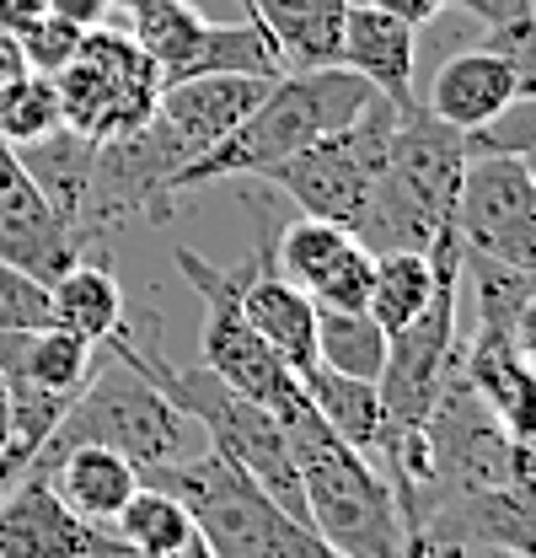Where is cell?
I'll return each mask as SVG.
<instances>
[{
    "mask_svg": "<svg viewBox=\"0 0 536 558\" xmlns=\"http://www.w3.org/2000/svg\"><path fill=\"white\" fill-rule=\"evenodd\" d=\"M102 349L113 354V365H97V376L70 403V414L44 440V451H38V462L27 473H49L75 446L119 451V457H130L139 473L188 457V429H199V424L161 392V381L150 371V349L134 344L124 323H119V333Z\"/></svg>",
    "mask_w": 536,
    "mask_h": 558,
    "instance_id": "1",
    "label": "cell"
},
{
    "mask_svg": "<svg viewBox=\"0 0 536 558\" xmlns=\"http://www.w3.org/2000/svg\"><path fill=\"white\" fill-rule=\"evenodd\" d=\"M381 92H370L354 70L322 65V70H284L279 81H268L258 108L220 140L215 150H204L194 167L178 172L172 194L204 189L220 178H268L279 161L301 156L306 145L349 130Z\"/></svg>",
    "mask_w": 536,
    "mask_h": 558,
    "instance_id": "2",
    "label": "cell"
},
{
    "mask_svg": "<svg viewBox=\"0 0 536 558\" xmlns=\"http://www.w3.org/2000/svg\"><path fill=\"white\" fill-rule=\"evenodd\" d=\"M467 161L472 150L462 130L429 119L418 102L402 108L381 183L370 194L354 242L365 253H429L440 236H451V209L462 194Z\"/></svg>",
    "mask_w": 536,
    "mask_h": 558,
    "instance_id": "3",
    "label": "cell"
},
{
    "mask_svg": "<svg viewBox=\"0 0 536 558\" xmlns=\"http://www.w3.org/2000/svg\"><path fill=\"white\" fill-rule=\"evenodd\" d=\"M301 494H306V526L338 558H402V510L392 484L376 462H365L354 446H343L333 429L306 409L284 424Z\"/></svg>",
    "mask_w": 536,
    "mask_h": 558,
    "instance_id": "4",
    "label": "cell"
},
{
    "mask_svg": "<svg viewBox=\"0 0 536 558\" xmlns=\"http://www.w3.org/2000/svg\"><path fill=\"white\" fill-rule=\"evenodd\" d=\"M139 484L178 494L215 558H338L306 521L279 510L264 488L231 457H220L215 446L194 451V457H178V462H161V468H145Z\"/></svg>",
    "mask_w": 536,
    "mask_h": 558,
    "instance_id": "5",
    "label": "cell"
},
{
    "mask_svg": "<svg viewBox=\"0 0 536 558\" xmlns=\"http://www.w3.org/2000/svg\"><path fill=\"white\" fill-rule=\"evenodd\" d=\"M172 264H178V275L188 279L194 295L204 301V333H199L204 371H215L226 387H236L242 398H253L258 409H268V414L279 418V429H284L290 418L306 414L312 398H306L301 376H295V371L253 333V323L242 317V275H247V264L226 269V264L204 258L194 247H178Z\"/></svg>",
    "mask_w": 536,
    "mask_h": 558,
    "instance_id": "6",
    "label": "cell"
},
{
    "mask_svg": "<svg viewBox=\"0 0 536 558\" xmlns=\"http://www.w3.org/2000/svg\"><path fill=\"white\" fill-rule=\"evenodd\" d=\"M150 371H156L161 392L199 424L220 457H231L279 510H290L295 521H306L301 473H295V457H290V440H284L279 418L268 414V409H258L253 398H242L236 387H226V381H220L215 371H204V365H183V371H178V365H167L161 354H150Z\"/></svg>",
    "mask_w": 536,
    "mask_h": 558,
    "instance_id": "7",
    "label": "cell"
},
{
    "mask_svg": "<svg viewBox=\"0 0 536 558\" xmlns=\"http://www.w3.org/2000/svg\"><path fill=\"white\" fill-rule=\"evenodd\" d=\"M398 102L376 97L349 130L306 145L301 156L279 161L264 183L284 189L301 215H317V220H333L343 231H360L365 209H370V194L381 183V167H387V145H392V130H398Z\"/></svg>",
    "mask_w": 536,
    "mask_h": 558,
    "instance_id": "8",
    "label": "cell"
},
{
    "mask_svg": "<svg viewBox=\"0 0 536 558\" xmlns=\"http://www.w3.org/2000/svg\"><path fill=\"white\" fill-rule=\"evenodd\" d=\"M54 92H60L65 130L102 145V140L134 135L150 119V108L161 97V75L139 54L130 33L92 27L81 38V54L54 75Z\"/></svg>",
    "mask_w": 536,
    "mask_h": 558,
    "instance_id": "9",
    "label": "cell"
},
{
    "mask_svg": "<svg viewBox=\"0 0 536 558\" xmlns=\"http://www.w3.org/2000/svg\"><path fill=\"white\" fill-rule=\"evenodd\" d=\"M462 253L536 269V183L521 156H472L451 209Z\"/></svg>",
    "mask_w": 536,
    "mask_h": 558,
    "instance_id": "10",
    "label": "cell"
},
{
    "mask_svg": "<svg viewBox=\"0 0 536 558\" xmlns=\"http://www.w3.org/2000/svg\"><path fill=\"white\" fill-rule=\"evenodd\" d=\"M0 558H134L119 532L92 526L54 494L49 473H22L0 494Z\"/></svg>",
    "mask_w": 536,
    "mask_h": 558,
    "instance_id": "11",
    "label": "cell"
},
{
    "mask_svg": "<svg viewBox=\"0 0 536 558\" xmlns=\"http://www.w3.org/2000/svg\"><path fill=\"white\" fill-rule=\"evenodd\" d=\"M81 258L86 253L65 226V215L44 199V189L27 178L16 150L0 140V264L22 269L38 284H54Z\"/></svg>",
    "mask_w": 536,
    "mask_h": 558,
    "instance_id": "12",
    "label": "cell"
},
{
    "mask_svg": "<svg viewBox=\"0 0 536 558\" xmlns=\"http://www.w3.org/2000/svg\"><path fill=\"white\" fill-rule=\"evenodd\" d=\"M338 65L354 70L370 92H381L387 102L413 108V65H418V27H407L398 16L376 11V5H349L343 16V38H338Z\"/></svg>",
    "mask_w": 536,
    "mask_h": 558,
    "instance_id": "13",
    "label": "cell"
},
{
    "mask_svg": "<svg viewBox=\"0 0 536 558\" xmlns=\"http://www.w3.org/2000/svg\"><path fill=\"white\" fill-rule=\"evenodd\" d=\"M242 317L253 323V333L264 339L295 376H306L317 365V301L306 290H295L290 279L273 275L268 247L247 258L242 275Z\"/></svg>",
    "mask_w": 536,
    "mask_h": 558,
    "instance_id": "14",
    "label": "cell"
},
{
    "mask_svg": "<svg viewBox=\"0 0 536 558\" xmlns=\"http://www.w3.org/2000/svg\"><path fill=\"white\" fill-rule=\"evenodd\" d=\"M510 102H515V75H510V65H504L494 49H483V44L456 49L446 65L429 75V86L418 92V108H424L429 119L462 130V135L494 124Z\"/></svg>",
    "mask_w": 536,
    "mask_h": 558,
    "instance_id": "15",
    "label": "cell"
},
{
    "mask_svg": "<svg viewBox=\"0 0 536 558\" xmlns=\"http://www.w3.org/2000/svg\"><path fill=\"white\" fill-rule=\"evenodd\" d=\"M456 365L510 440H536V371L515 354L510 333H462Z\"/></svg>",
    "mask_w": 536,
    "mask_h": 558,
    "instance_id": "16",
    "label": "cell"
},
{
    "mask_svg": "<svg viewBox=\"0 0 536 558\" xmlns=\"http://www.w3.org/2000/svg\"><path fill=\"white\" fill-rule=\"evenodd\" d=\"M253 22L273 38L290 70H322L338 65V38L343 16L354 0H242Z\"/></svg>",
    "mask_w": 536,
    "mask_h": 558,
    "instance_id": "17",
    "label": "cell"
},
{
    "mask_svg": "<svg viewBox=\"0 0 536 558\" xmlns=\"http://www.w3.org/2000/svg\"><path fill=\"white\" fill-rule=\"evenodd\" d=\"M49 484H54V494L65 499L81 521L113 532L119 510L130 505L134 488H139V468H134L130 457H119V451L75 446V451H65V457L49 468Z\"/></svg>",
    "mask_w": 536,
    "mask_h": 558,
    "instance_id": "18",
    "label": "cell"
},
{
    "mask_svg": "<svg viewBox=\"0 0 536 558\" xmlns=\"http://www.w3.org/2000/svg\"><path fill=\"white\" fill-rule=\"evenodd\" d=\"M49 323L102 349L124 323V284H119V275L108 264H97V258L70 264L65 275L49 284Z\"/></svg>",
    "mask_w": 536,
    "mask_h": 558,
    "instance_id": "19",
    "label": "cell"
},
{
    "mask_svg": "<svg viewBox=\"0 0 536 558\" xmlns=\"http://www.w3.org/2000/svg\"><path fill=\"white\" fill-rule=\"evenodd\" d=\"M306 398L317 418L333 429L343 446H354L365 462L381 468V435H387V414H381V387L376 381H354V376H338V371H322L312 365L301 376Z\"/></svg>",
    "mask_w": 536,
    "mask_h": 558,
    "instance_id": "20",
    "label": "cell"
},
{
    "mask_svg": "<svg viewBox=\"0 0 536 558\" xmlns=\"http://www.w3.org/2000/svg\"><path fill=\"white\" fill-rule=\"evenodd\" d=\"M16 161L27 167V178L44 189V199L65 215V226L75 231L81 226V209H86V194H92V172H97V145L75 130H54L49 140H33L16 150ZM81 242V231H75Z\"/></svg>",
    "mask_w": 536,
    "mask_h": 558,
    "instance_id": "21",
    "label": "cell"
},
{
    "mask_svg": "<svg viewBox=\"0 0 536 558\" xmlns=\"http://www.w3.org/2000/svg\"><path fill=\"white\" fill-rule=\"evenodd\" d=\"M284 54L273 49V38H268L264 27L247 16V22H209L199 38V49H194V60L183 65L178 81H188V75H258V81H273V75H284ZM172 86V81H167Z\"/></svg>",
    "mask_w": 536,
    "mask_h": 558,
    "instance_id": "22",
    "label": "cell"
},
{
    "mask_svg": "<svg viewBox=\"0 0 536 558\" xmlns=\"http://www.w3.org/2000/svg\"><path fill=\"white\" fill-rule=\"evenodd\" d=\"M349 247H354V231H343L333 220H317V215H301V220H290V226L273 236L268 264H273L279 279H290L295 290L312 295V290L349 258Z\"/></svg>",
    "mask_w": 536,
    "mask_h": 558,
    "instance_id": "23",
    "label": "cell"
},
{
    "mask_svg": "<svg viewBox=\"0 0 536 558\" xmlns=\"http://www.w3.org/2000/svg\"><path fill=\"white\" fill-rule=\"evenodd\" d=\"M204 27H209V16L199 5H188V0H156V5H145V11L130 16V38L139 44V54L156 65L161 86L183 75V65L199 49Z\"/></svg>",
    "mask_w": 536,
    "mask_h": 558,
    "instance_id": "24",
    "label": "cell"
},
{
    "mask_svg": "<svg viewBox=\"0 0 536 558\" xmlns=\"http://www.w3.org/2000/svg\"><path fill=\"white\" fill-rule=\"evenodd\" d=\"M317 365L354 376V381H381L387 365V328L370 312H328L317 306Z\"/></svg>",
    "mask_w": 536,
    "mask_h": 558,
    "instance_id": "25",
    "label": "cell"
},
{
    "mask_svg": "<svg viewBox=\"0 0 536 558\" xmlns=\"http://www.w3.org/2000/svg\"><path fill=\"white\" fill-rule=\"evenodd\" d=\"M113 532H119V543L134 558H167V554H178L199 526H194V515L183 510L178 494H167V488H156V484H139L134 499L119 510Z\"/></svg>",
    "mask_w": 536,
    "mask_h": 558,
    "instance_id": "26",
    "label": "cell"
},
{
    "mask_svg": "<svg viewBox=\"0 0 536 558\" xmlns=\"http://www.w3.org/2000/svg\"><path fill=\"white\" fill-rule=\"evenodd\" d=\"M435 295V258L429 253H376L370 269V317L387 328V339L402 333Z\"/></svg>",
    "mask_w": 536,
    "mask_h": 558,
    "instance_id": "27",
    "label": "cell"
},
{
    "mask_svg": "<svg viewBox=\"0 0 536 558\" xmlns=\"http://www.w3.org/2000/svg\"><path fill=\"white\" fill-rule=\"evenodd\" d=\"M54 130H65V119H60V92H54L49 75H27L0 97V140L11 150H22L33 140H49Z\"/></svg>",
    "mask_w": 536,
    "mask_h": 558,
    "instance_id": "28",
    "label": "cell"
},
{
    "mask_svg": "<svg viewBox=\"0 0 536 558\" xmlns=\"http://www.w3.org/2000/svg\"><path fill=\"white\" fill-rule=\"evenodd\" d=\"M472 156H532L536 150V97H515L494 124L467 135Z\"/></svg>",
    "mask_w": 536,
    "mask_h": 558,
    "instance_id": "29",
    "label": "cell"
},
{
    "mask_svg": "<svg viewBox=\"0 0 536 558\" xmlns=\"http://www.w3.org/2000/svg\"><path fill=\"white\" fill-rule=\"evenodd\" d=\"M483 49H494L510 75H515V97H536V16H515V22H499V27H483L477 38Z\"/></svg>",
    "mask_w": 536,
    "mask_h": 558,
    "instance_id": "30",
    "label": "cell"
},
{
    "mask_svg": "<svg viewBox=\"0 0 536 558\" xmlns=\"http://www.w3.org/2000/svg\"><path fill=\"white\" fill-rule=\"evenodd\" d=\"M27 328H49V284L0 264V333H27Z\"/></svg>",
    "mask_w": 536,
    "mask_h": 558,
    "instance_id": "31",
    "label": "cell"
},
{
    "mask_svg": "<svg viewBox=\"0 0 536 558\" xmlns=\"http://www.w3.org/2000/svg\"><path fill=\"white\" fill-rule=\"evenodd\" d=\"M81 38H86L81 27H70V22H60V16H44V22L27 27L16 44H22V60H27L33 75H49V81H54V75L81 54Z\"/></svg>",
    "mask_w": 536,
    "mask_h": 558,
    "instance_id": "32",
    "label": "cell"
},
{
    "mask_svg": "<svg viewBox=\"0 0 536 558\" xmlns=\"http://www.w3.org/2000/svg\"><path fill=\"white\" fill-rule=\"evenodd\" d=\"M370 269H376V253H365V247L354 242L349 258L312 290V301L328 306V312H365V306H370Z\"/></svg>",
    "mask_w": 536,
    "mask_h": 558,
    "instance_id": "33",
    "label": "cell"
},
{
    "mask_svg": "<svg viewBox=\"0 0 536 558\" xmlns=\"http://www.w3.org/2000/svg\"><path fill=\"white\" fill-rule=\"evenodd\" d=\"M49 16H60V22H70V27L92 33V27H108L113 5H108V0H49Z\"/></svg>",
    "mask_w": 536,
    "mask_h": 558,
    "instance_id": "34",
    "label": "cell"
},
{
    "mask_svg": "<svg viewBox=\"0 0 536 558\" xmlns=\"http://www.w3.org/2000/svg\"><path fill=\"white\" fill-rule=\"evenodd\" d=\"M44 16H49V0H0V33H11V38H22Z\"/></svg>",
    "mask_w": 536,
    "mask_h": 558,
    "instance_id": "35",
    "label": "cell"
},
{
    "mask_svg": "<svg viewBox=\"0 0 536 558\" xmlns=\"http://www.w3.org/2000/svg\"><path fill=\"white\" fill-rule=\"evenodd\" d=\"M365 5H376V11H387V16H398L407 27H429L446 5L440 0H365Z\"/></svg>",
    "mask_w": 536,
    "mask_h": 558,
    "instance_id": "36",
    "label": "cell"
},
{
    "mask_svg": "<svg viewBox=\"0 0 536 558\" xmlns=\"http://www.w3.org/2000/svg\"><path fill=\"white\" fill-rule=\"evenodd\" d=\"M510 344H515V354H521V360L536 371V290H532V301L521 306L515 328H510Z\"/></svg>",
    "mask_w": 536,
    "mask_h": 558,
    "instance_id": "37",
    "label": "cell"
},
{
    "mask_svg": "<svg viewBox=\"0 0 536 558\" xmlns=\"http://www.w3.org/2000/svg\"><path fill=\"white\" fill-rule=\"evenodd\" d=\"M33 70H27V60H22V44L11 38V33H0V97L16 86V81H27Z\"/></svg>",
    "mask_w": 536,
    "mask_h": 558,
    "instance_id": "38",
    "label": "cell"
},
{
    "mask_svg": "<svg viewBox=\"0 0 536 558\" xmlns=\"http://www.w3.org/2000/svg\"><path fill=\"white\" fill-rule=\"evenodd\" d=\"M435 558H515L499 543H435Z\"/></svg>",
    "mask_w": 536,
    "mask_h": 558,
    "instance_id": "39",
    "label": "cell"
},
{
    "mask_svg": "<svg viewBox=\"0 0 536 558\" xmlns=\"http://www.w3.org/2000/svg\"><path fill=\"white\" fill-rule=\"evenodd\" d=\"M167 558H215V554H209V543H204L199 532H194V537H188V543H183L178 554H167Z\"/></svg>",
    "mask_w": 536,
    "mask_h": 558,
    "instance_id": "40",
    "label": "cell"
},
{
    "mask_svg": "<svg viewBox=\"0 0 536 558\" xmlns=\"http://www.w3.org/2000/svg\"><path fill=\"white\" fill-rule=\"evenodd\" d=\"M11 440V403H5V381H0V451Z\"/></svg>",
    "mask_w": 536,
    "mask_h": 558,
    "instance_id": "41",
    "label": "cell"
},
{
    "mask_svg": "<svg viewBox=\"0 0 536 558\" xmlns=\"http://www.w3.org/2000/svg\"><path fill=\"white\" fill-rule=\"evenodd\" d=\"M113 11H124V16H134V11H145V5H156V0H108Z\"/></svg>",
    "mask_w": 536,
    "mask_h": 558,
    "instance_id": "42",
    "label": "cell"
},
{
    "mask_svg": "<svg viewBox=\"0 0 536 558\" xmlns=\"http://www.w3.org/2000/svg\"><path fill=\"white\" fill-rule=\"evenodd\" d=\"M521 161H526V172H532V183H536V150L532 156H521Z\"/></svg>",
    "mask_w": 536,
    "mask_h": 558,
    "instance_id": "43",
    "label": "cell"
},
{
    "mask_svg": "<svg viewBox=\"0 0 536 558\" xmlns=\"http://www.w3.org/2000/svg\"><path fill=\"white\" fill-rule=\"evenodd\" d=\"M440 5H462V0H440Z\"/></svg>",
    "mask_w": 536,
    "mask_h": 558,
    "instance_id": "44",
    "label": "cell"
},
{
    "mask_svg": "<svg viewBox=\"0 0 536 558\" xmlns=\"http://www.w3.org/2000/svg\"><path fill=\"white\" fill-rule=\"evenodd\" d=\"M532 16H536V0H532Z\"/></svg>",
    "mask_w": 536,
    "mask_h": 558,
    "instance_id": "45",
    "label": "cell"
}]
</instances>
